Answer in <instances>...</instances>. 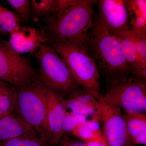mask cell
I'll list each match as a JSON object with an SVG mask.
<instances>
[{
	"instance_id": "obj_27",
	"label": "cell",
	"mask_w": 146,
	"mask_h": 146,
	"mask_svg": "<svg viewBox=\"0 0 146 146\" xmlns=\"http://www.w3.org/2000/svg\"><path fill=\"white\" fill-rule=\"evenodd\" d=\"M85 146H108L107 144L98 142H84Z\"/></svg>"
},
{
	"instance_id": "obj_4",
	"label": "cell",
	"mask_w": 146,
	"mask_h": 146,
	"mask_svg": "<svg viewBox=\"0 0 146 146\" xmlns=\"http://www.w3.org/2000/svg\"><path fill=\"white\" fill-rule=\"evenodd\" d=\"M50 45L65 62L78 84L90 91L101 94L99 72L84 45L65 41Z\"/></svg>"
},
{
	"instance_id": "obj_10",
	"label": "cell",
	"mask_w": 146,
	"mask_h": 146,
	"mask_svg": "<svg viewBox=\"0 0 146 146\" xmlns=\"http://www.w3.org/2000/svg\"><path fill=\"white\" fill-rule=\"evenodd\" d=\"M46 98L49 144L59 143L64 135L63 123L67 110L59 92L47 87Z\"/></svg>"
},
{
	"instance_id": "obj_20",
	"label": "cell",
	"mask_w": 146,
	"mask_h": 146,
	"mask_svg": "<svg viewBox=\"0 0 146 146\" xmlns=\"http://www.w3.org/2000/svg\"><path fill=\"white\" fill-rule=\"evenodd\" d=\"M22 19L17 13L0 4V35H8L21 26Z\"/></svg>"
},
{
	"instance_id": "obj_24",
	"label": "cell",
	"mask_w": 146,
	"mask_h": 146,
	"mask_svg": "<svg viewBox=\"0 0 146 146\" xmlns=\"http://www.w3.org/2000/svg\"><path fill=\"white\" fill-rule=\"evenodd\" d=\"M132 37L138 56L146 65V36H140L132 32Z\"/></svg>"
},
{
	"instance_id": "obj_8",
	"label": "cell",
	"mask_w": 146,
	"mask_h": 146,
	"mask_svg": "<svg viewBox=\"0 0 146 146\" xmlns=\"http://www.w3.org/2000/svg\"><path fill=\"white\" fill-rule=\"evenodd\" d=\"M90 91L98 103L102 129L108 145L132 146L121 109L106 100L101 94Z\"/></svg>"
},
{
	"instance_id": "obj_26",
	"label": "cell",
	"mask_w": 146,
	"mask_h": 146,
	"mask_svg": "<svg viewBox=\"0 0 146 146\" xmlns=\"http://www.w3.org/2000/svg\"><path fill=\"white\" fill-rule=\"evenodd\" d=\"M132 145L146 144V130L143 131L131 140Z\"/></svg>"
},
{
	"instance_id": "obj_12",
	"label": "cell",
	"mask_w": 146,
	"mask_h": 146,
	"mask_svg": "<svg viewBox=\"0 0 146 146\" xmlns=\"http://www.w3.org/2000/svg\"><path fill=\"white\" fill-rule=\"evenodd\" d=\"M67 111L91 117L99 115V104L96 99L88 89L74 91L65 100Z\"/></svg>"
},
{
	"instance_id": "obj_5",
	"label": "cell",
	"mask_w": 146,
	"mask_h": 146,
	"mask_svg": "<svg viewBox=\"0 0 146 146\" xmlns=\"http://www.w3.org/2000/svg\"><path fill=\"white\" fill-rule=\"evenodd\" d=\"M34 55L39 65L37 71L38 81L60 94L75 91L78 84L52 46L42 44Z\"/></svg>"
},
{
	"instance_id": "obj_15",
	"label": "cell",
	"mask_w": 146,
	"mask_h": 146,
	"mask_svg": "<svg viewBox=\"0 0 146 146\" xmlns=\"http://www.w3.org/2000/svg\"><path fill=\"white\" fill-rule=\"evenodd\" d=\"M100 115H96L80 125L71 133L84 142H98L106 144L100 126Z\"/></svg>"
},
{
	"instance_id": "obj_9",
	"label": "cell",
	"mask_w": 146,
	"mask_h": 146,
	"mask_svg": "<svg viewBox=\"0 0 146 146\" xmlns=\"http://www.w3.org/2000/svg\"><path fill=\"white\" fill-rule=\"evenodd\" d=\"M94 4L98 7V13L106 28L117 36L131 31L129 13L125 1L96 0Z\"/></svg>"
},
{
	"instance_id": "obj_13",
	"label": "cell",
	"mask_w": 146,
	"mask_h": 146,
	"mask_svg": "<svg viewBox=\"0 0 146 146\" xmlns=\"http://www.w3.org/2000/svg\"><path fill=\"white\" fill-rule=\"evenodd\" d=\"M35 133L25 121L13 112L0 117V142Z\"/></svg>"
},
{
	"instance_id": "obj_3",
	"label": "cell",
	"mask_w": 146,
	"mask_h": 146,
	"mask_svg": "<svg viewBox=\"0 0 146 146\" xmlns=\"http://www.w3.org/2000/svg\"><path fill=\"white\" fill-rule=\"evenodd\" d=\"M17 90L15 109L19 116L35 131L39 137L49 144L46 86L37 80Z\"/></svg>"
},
{
	"instance_id": "obj_23",
	"label": "cell",
	"mask_w": 146,
	"mask_h": 146,
	"mask_svg": "<svg viewBox=\"0 0 146 146\" xmlns=\"http://www.w3.org/2000/svg\"><path fill=\"white\" fill-rule=\"evenodd\" d=\"M87 120L88 118L84 115L66 111L63 123L64 134L71 133L75 128Z\"/></svg>"
},
{
	"instance_id": "obj_17",
	"label": "cell",
	"mask_w": 146,
	"mask_h": 146,
	"mask_svg": "<svg viewBox=\"0 0 146 146\" xmlns=\"http://www.w3.org/2000/svg\"><path fill=\"white\" fill-rule=\"evenodd\" d=\"M17 93L15 86L0 80V117L13 112L16 107Z\"/></svg>"
},
{
	"instance_id": "obj_6",
	"label": "cell",
	"mask_w": 146,
	"mask_h": 146,
	"mask_svg": "<svg viewBox=\"0 0 146 146\" xmlns=\"http://www.w3.org/2000/svg\"><path fill=\"white\" fill-rule=\"evenodd\" d=\"M37 76L30 59L15 52L8 41L0 38V80L19 89L36 81Z\"/></svg>"
},
{
	"instance_id": "obj_7",
	"label": "cell",
	"mask_w": 146,
	"mask_h": 146,
	"mask_svg": "<svg viewBox=\"0 0 146 146\" xmlns=\"http://www.w3.org/2000/svg\"><path fill=\"white\" fill-rule=\"evenodd\" d=\"M104 98L125 111L144 113L146 110V80L129 76L108 84Z\"/></svg>"
},
{
	"instance_id": "obj_2",
	"label": "cell",
	"mask_w": 146,
	"mask_h": 146,
	"mask_svg": "<svg viewBox=\"0 0 146 146\" xmlns=\"http://www.w3.org/2000/svg\"><path fill=\"white\" fill-rule=\"evenodd\" d=\"M94 4V0H74L64 11L44 19L38 31L44 36L45 44L65 41L86 47L95 13Z\"/></svg>"
},
{
	"instance_id": "obj_19",
	"label": "cell",
	"mask_w": 146,
	"mask_h": 146,
	"mask_svg": "<svg viewBox=\"0 0 146 146\" xmlns=\"http://www.w3.org/2000/svg\"><path fill=\"white\" fill-rule=\"evenodd\" d=\"M123 115L131 141L141 132L146 130V115L145 113L125 111Z\"/></svg>"
},
{
	"instance_id": "obj_18",
	"label": "cell",
	"mask_w": 146,
	"mask_h": 146,
	"mask_svg": "<svg viewBox=\"0 0 146 146\" xmlns=\"http://www.w3.org/2000/svg\"><path fill=\"white\" fill-rule=\"evenodd\" d=\"M31 18L35 22L58 14V0H32Z\"/></svg>"
},
{
	"instance_id": "obj_14",
	"label": "cell",
	"mask_w": 146,
	"mask_h": 146,
	"mask_svg": "<svg viewBox=\"0 0 146 146\" xmlns=\"http://www.w3.org/2000/svg\"><path fill=\"white\" fill-rule=\"evenodd\" d=\"M125 3L131 31L137 35L146 36V1L129 0Z\"/></svg>"
},
{
	"instance_id": "obj_22",
	"label": "cell",
	"mask_w": 146,
	"mask_h": 146,
	"mask_svg": "<svg viewBox=\"0 0 146 146\" xmlns=\"http://www.w3.org/2000/svg\"><path fill=\"white\" fill-rule=\"evenodd\" d=\"M16 13L22 19V23H26L31 18L32 7L31 1L29 0H7Z\"/></svg>"
},
{
	"instance_id": "obj_25",
	"label": "cell",
	"mask_w": 146,
	"mask_h": 146,
	"mask_svg": "<svg viewBox=\"0 0 146 146\" xmlns=\"http://www.w3.org/2000/svg\"><path fill=\"white\" fill-rule=\"evenodd\" d=\"M60 146H85L84 142L71 138L68 134H65L59 142Z\"/></svg>"
},
{
	"instance_id": "obj_16",
	"label": "cell",
	"mask_w": 146,
	"mask_h": 146,
	"mask_svg": "<svg viewBox=\"0 0 146 146\" xmlns=\"http://www.w3.org/2000/svg\"><path fill=\"white\" fill-rule=\"evenodd\" d=\"M117 36L123 54L127 63L133 70L145 69L146 65L138 56L132 37V31Z\"/></svg>"
},
{
	"instance_id": "obj_11",
	"label": "cell",
	"mask_w": 146,
	"mask_h": 146,
	"mask_svg": "<svg viewBox=\"0 0 146 146\" xmlns=\"http://www.w3.org/2000/svg\"><path fill=\"white\" fill-rule=\"evenodd\" d=\"M9 43L14 51L22 54L34 55L39 46L45 44L44 36L38 30L30 27L20 26L9 35Z\"/></svg>"
},
{
	"instance_id": "obj_1",
	"label": "cell",
	"mask_w": 146,
	"mask_h": 146,
	"mask_svg": "<svg viewBox=\"0 0 146 146\" xmlns=\"http://www.w3.org/2000/svg\"><path fill=\"white\" fill-rule=\"evenodd\" d=\"M86 48L107 84L123 81L133 75L135 70L127 63L117 36L108 30L97 13L93 16Z\"/></svg>"
},
{
	"instance_id": "obj_21",
	"label": "cell",
	"mask_w": 146,
	"mask_h": 146,
	"mask_svg": "<svg viewBox=\"0 0 146 146\" xmlns=\"http://www.w3.org/2000/svg\"><path fill=\"white\" fill-rule=\"evenodd\" d=\"M0 146H50V145L35 133L0 142Z\"/></svg>"
}]
</instances>
